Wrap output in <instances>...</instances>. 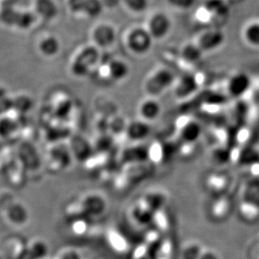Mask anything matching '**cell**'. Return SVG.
<instances>
[{"label":"cell","mask_w":259,"mask_h":259,"mask_svg":"<svg viewBox=\"0 0 259 259\" xmlns=\"http://www.w3.org/2000/svg\"><path fill=\"white\" fill-rule=\"evenodd\" d=\"M193 40L205 54L215 52L222 48L226 41V35L222 28L209 26L202 28Z\"/></svg>","instance_id":"obj_3"},{"label":"cell","mask_w":259,"mask_h":259,"mask_svg":"<svg viewBox=\"0 0 259 259\" xmlns=\"http://www.w3.org/2000/svg\"><path fill=\"white\" fill-rule=\"evenodd\" d=\"M48 245L40 237H35L30 240L26 244L25 258L42 259L48 257Z\"/></svg>","instance_id":"obj_17"},{"label":"cell","mask_w":259,"mask_h":259,"mask_svg":"<svg viewBox=\"0 0 259 259\" xmlns=\"http://www.w3.org/2000/svg\"><path fill=\"white\" fill-rule=\"evenodd\" d=\"M176 77L169 67L159 66L147 75L143 82L146 96L157 98L172 88Z\"/></svg>","instance_id":"obj_2"},{"label":"cell","mask_w":259,"mask_h":259,"mask_svg":"<svg viewBox=\"0 0 259 259\" xmlns=\"http://www.w3.org/2000/svg\"><path fill=\"white\" fill-rule=\"evenodd\" d=\"M203 5L209 14L212 26L221 27L229 16V5L226 0H204Z\"/></svg>","instance_id":"obj_8"},{"label":"cell","mask_w":259,"mask_h":259,"mask_svg":"<svg viewBox=\"0 0 259 259\" xmlns=\"http://www.w3.org/2000/svg\"><path fill=\"white\" fill-rule=\"evenodd\" d=\"M242 38L247 45L259 48V22L251 21L245 25L242 30Z\"/></svg>","instance_id":"obj_18"},{"label":"cell","mask_w":259,"mask_h":259,"mask_svg":"<svg viewBox=\"0 0 259 259\" xmlns=\"http://www.w3.org/2000/svg\"><path fill=\"white\" fill-rule=\"evenodd\" d=\"M91 40L93 45L100 50H108L116 42L117 30L112 23H99L93 27Z\"/></svg>","instance_id":"obj_7"},{"label":"cell","mask_w":259,"mask_h":259,"mask_svg":"<svg viewBox=\"0 0 259 259\" xmlns=\"http://www.w3.org/2000/svg\"><path fill=\"white\" fill-rule=\"evenodd\" d=\"M70 154V152L67 149L61 148V147H57L55 149H53L52 152L53 159L55 160V162L58 164L60 165L63 167H67L69 165L70 158L71 157H63V156Z\"/></svg>","instance_id":"obj_22"},{"label":"cell","mask_w":259,"mask_h":259,"mask_svg":"<svg viewBox=\"0 0 259 259\" xmlns=\"http://www.w3.org/2000/svg\"><path fill=\"white\" fill-rule=\"evenodd\" d=\"M251 86V77L245 72H237L227 80V91L232 97L240 98L248 92Z\"/></svg>","instance_id":"obj_10"},{"label":"cell","mask_w":259,"mask_h":259,"mask_svg":"<svg viewBox=\"0 0 259 259\" xmlns=\"http://www.w3.org/2000/svg\"><path fill=\"white\" fill-rule=\"evenodd\" d=\"M13 105L16 107L18 110H20V108L22 107L21 112H25V111L30 110L31 105H32V101L30 100V98L22 96V97L19 98L15 102L13 103Z\"/></svg>","instance_id":"obj_25"},{"label":"cell","mask_w":259,"mask_h":259,"mask_svg":"<svg viewBox=\"0 0 259 259\" xmlns=\"http://www.w3.org/2000/svg\"><path fill=\"white\" fill-rule=\"evenodd\" d=\"M55 259H81V256L72 247H64L56 254Z\"/></svg>","instance_id":"obj_24"},{"label":"cell","mask_w":259,"mask_h":259,"mask_svg":"<svg viewBox=\"0 0 259 259\" xmlns=\"http://www.w3.org/2000/svg\"><path fill=\"white\" fill-rule=\"evenodd\" d=\"M162 106L156 97L146 96L137 105V115L139 119L151 123L159 117Z\"/></svg>","instance_id":"obj_11"},{"label":"cell","mask_w":259,"mask_h":259,"mask_svg":"<svg viewBox=\"0 0 259 259\" xmlns=\"http://www.w3.org/2000/svg\"><path fill=\"white\" fill-rule=\"evenodd\" d=\"M100 77L105 82L118 83L127 78L130 74V67L124 59L120 58H111L107 63L99 67Z\"/></svg>","instance_id":"obj_6"},{"label":"cell","mask_w":259,"mask_h":259,"mask_svg":"<svg viewBox=\"0 0 259 259\" xmlns=\"http://www.w3.org/2000/svg\"><path fill=\"white\" fill-rule=\"evenodd\" d=\"M82 209L85 213L90 215H99L105 211L106 202L99 194H89L81 202Z\"/></svg>","instance_id":"obj_15"},{"label":"cell","mask_w":259,"mask_h":259,"mask_svg":"<svg viewBox=\"0 0 259 259\" xmlns=\"http://www.w3.org/2000/svg\"><path fill=\"white\" fill-rule=\"evenodd\" d=\"M16 130V123L10 118H2L0 120V137H9Z\"/></svg>","instance_id":"obj_20"},{"label":"cell","mask_w":259,"mask_h":259,"mask_svg":"<svg viewBox=\"0 0 259 259\" xmlns=\"http://www.w3.org/2000/svg\"><path fill=\"white\" fill-rule=\"evenodd\" d=\"M223 177L224 176L219 175L218 174L209 176V178L207 179L206 184L209 190H211L212 191H214V192H218L220 190H222L225 185L227 184L226 180Z\"/></svg>","instance_id":"obj_21"},{"label":"cell","mask_w":259,"mask_h":259,"mask_svg":"<svg viewBox=\"0 0 259 259\" xmlns=\"http://www.w3.org/2000/svg\"><path fill=\"white\" fill-rule=\"evenodd\" d=\"M5 218L10 225L22 227L27 223L29 211L21 203H12L5 209Z\"/></svg>","instance_id":"obj_13"},{"label":"cell","mask_w":259,"mask_h":259,"mask_svg":"<svg viewBox=\"0 0 259 259\" xmlns=\"http://www.w3.org/2000/svg\"><path fill=\"white\" fill-rule=\"evenodd\" d=\"M204 53L194 40L186 41L180 48V56L185 63L195 64L200 62Z\"/></svg>","instance_id":"obj_16"},{"label":"cell","mask_w":259,"mask_h":259,"mask_svg":"<svg viewBox=\"0 0 259 259\" xmlns=\"http://www.w3.org/2000/svg\"><path fill=\"white\" fill-rule=\"evenodd\" d=\"M42 259H55V257H44V258H42Z\"/></svg>","instance_id":"obj_27"},{"label":"cell","mask_w":259,"mask_h":259,"mask_svg":"<svg viewBox=\"0 0 259 259\" xmlns=\"http://www.w3.org/2000/svg\"><path fill=\"white\" fill-rule=\"evenodd\" d=\"M123 7L130 14L142 15L149 7V0H121Z\"/></svg>","instance_id":"obj_19"},{"label":"cell","mask_w":259,"mask_h":259,"mask_svg":"<svg viewBox=\"0 0 259 259\" xmlns=\"http://www.w3.org/2000/svg\"><path fill=\"white\" fill-rule=\"evenodd\" d=\"M40 49L47 55H53L56 52H58V44L56 45L55 41H53V40H46L44 43H42Z\"/></svg>","instance_id":"obj_26"},{"label":"cell","mask_w":259,"mask_h":259,"mask_svg":"<svg viewBox=\"0 0 259 259\" xmlns=\"http://www.w3.org/2000/svg\"><path fill=\"white\" fill-rule=\"evenodd\" d=\"M144 25L153 40H162L167 37L172 30V18L164 11L157 10L147 17Z\"/></svg>","instance_id":"obj_5"},{"label":"cell","mask_w":259,"mask_h":259,"mask_svg":"<svg viewBox=\"0 0 259 259\" xmlns=\"http://www.w3.org/2000/svg\"><path fill=\"white\" fill-rule=\"evenodd\" d=\"M0 259H3L2 256H1V255H0Z\"/></svg>","instance_id":"obj_28"},{"label":"cell","mask_w":259,"mask_h":259,"mask_svg":"<svg viewBox=\"0 0 259 259\" xmlns=\"http://www.w3.org/2000/svg\"><path fill=\"white\" fill-rule=\"evenodd\" d=\"M150 133V124L139 119L130 122L125 127V134L132 142H139L146 139Z\"/></svg>","instance_id":"obj_14"},{"label":"cell","mask_w":259,"mask_h":259,"mask_svg":"<svg viewBox=\"0 0 259 259\" xmlns=\"http://www.w3.org/2000/svg\"><path fill=\"white\" fill-rule=\"evenodd\" d=\"M100 49L95 46L83 48L77 54L72 65V71L76 77H85L100 63Z\"/></svg>","instance_id":"obj_4"},{"label":"cell","mask_w":259,"mask_h":259,"mask_svg":"<svg viewBox=\"0 0 259 259\" xmlns=\"http://www.w3.org/2000/svg\"><path fill=\"white\" fill-rule=\"evenodd\" d=\"M123 46L135 57H144L149 53L154 40L145 25H133L123 34Z\"/></svg>","instance_id":"obj_1"},{"label":"cell","mask_w":259,"mask_h":259,"mask_svg":"<svg viewBox=\"0 0 259 259\" xmlns=\"http://www.w3.org/2000/svg\"><path fill=\"white\" fill-rule=\"evenodd\" d=\"M170 7L180 11L190 10L196 4L197 0H166Z\"/></svg>","instance_id":"obj_23"},{"label":"cell","mask_w":259,"mask_h":259,"mask_svg":"<svg viewBox=\"0 0 259 259\" xmlns=\"http://www.w3.org/2000/svg\"><path fill=\"white\" fill-rule=\"evenodd\" d=\"M199 83L195 76L191 74H184L176 77L172 89V93L177 99H186L199 89Z\"/></svg>","instance_id":"obj_9"},{"label":"cell","mask_w":259,"mask_h":259,"mask_svg":"<svg viewBox=\"0 0 259 259\" xmlns=\"http://www.w3.org/2000/svg\"><path fill=\"white\" fill-rule=\"evenodd\" d=\"M178 135L185 143H194L201 134L199 123L191 119H180L177 124Z\"/></svg>","instance_id":"obj_12"}]
</instances>
